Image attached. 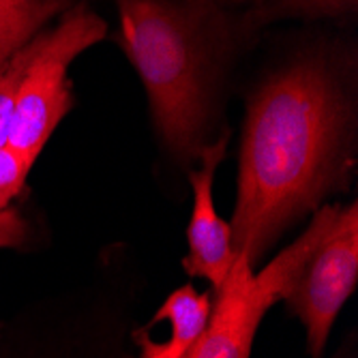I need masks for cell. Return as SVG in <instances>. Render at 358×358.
<instances>
[{"mask_svg":"<svg viewBox=\"0 0 358 358\" xmlns=\"http://www.w3.org/2000/svg\"><path fill=\"white\" fill-rule=\"evenodd\" d=\"M127 358H129V356H127ZM187 358H189V356H187Z\"/></svg>","mask_w":358,"mask_h":358,"instance_id":"16","label":"cell"},{"mask_svg":"<svg viewBox=\"0 0 358 358\" xmlns=\"http://www.w3.org/2000/svg\"><path fill=\"white\" fill-rule=\"evenodd\" d=\"M106 32V22L84 5L67 9L54 30H45L43 43L22 82L7 140V146L30 164H35L54 129L73 106L67 78L71 62L99 43Z\"/></svg>","mask_w":358,"mask_h":358,"instance_id":"4","label":"cell"},{"mask_svg":"<svg viewBox=\"0 0 358 358\" xmlns=\"http://www.w3.org/2000/svg\"><path fill=\"white\" fill-rule=\"evenodd\" d=\"M45 37V30H41L37 37H32L24 48H20L3 69H0V146H5L9 140L13 112L17 103V94L22 88V82L26 78V71L30 67L32 58H35L37 50L41 48Z\"/></svg>","mask_w":358,"mask_h":358,"instance_id":"9","label":"cell"},{"mask_svg":"<svg viewBox=\"0 0 358 358\" xmlns=\"http://www.w3.org/2000/svg\"><path fill=\"white\" fill-rule=\"evenodd\" d=\"M358 283V206L352 202L339 215L301 275L283 299L307 333L311 358H320L333 324Z\"/></svg>","mask_w":358,"mask_h":358,"instance_id":"5","label":"cell"},{"mask_svg":"<svg viewBox=\"0 0 358 358\" xmlns=\"http://www.w3.org/2000/svg\"><path fill=\"white\" fill-rule=\"evenodd\" d=\"M335 358H348L345 354H339V356H335Z\"/></svg>","mask_w":358,"mask_h":358,"instance_id":"14","label":"cell"},{"mask_svg":"<svg viewBox=\"0 0 358 358\" xmlns=\"http://www.w3.org/2000/svg\"><path fill=\"white\" fill-rule=\"evenodd\" d=\"M227 3H262V0H227Z\"/></svg>","mask_w":358,"mask_h":358,"instance_id":"13","label":"cell"},{"mask_svg":"<svg viewBox=\"0 0 358 358\" xmlns=\"http://www.w3.org/2000/svg\"><path fill=\"white\" fill-rule=\"evenodd\" d=\"M225 148H227V134H223L215 144L202 148L200 170L191 172L193 210L187 227L189 253L182 262L185 273L189 277H202L210 281L215 292L221 287L236 255L232 249L230 223L219 217L213 200L215 172L225 155Z\"/></svg>","mask_w":358,"mask_h":358,"instance_id":"6","label":"cell"},{"mask_svg":"<svg viewBox=\"0 0 358 358\" xmlns=\"http://www.w3.org/2000/svg\"><path fill=\"white\" fill-rule=\"evenodd\" d=\"M213 301L215 299L208 292H198L191 283L174 289L152 315V322L170 324V337L166 341L150 339L146 329H136L129 333L140 350L138 358H187L206 329Z\"/></svg>","mask_w":358,"mask_h":358,"instance_id":"7","label":"cell"},{"mask_svg":"<svg viewBox=\"0 0 358 358\" xmlns=\"http://www.w3.org/2000/svg\"><path fill=\"white\" fill-rule=\"evenodd\" d=\"M120 45L140 73L157 129L180 159L200 155L213 118L204 0H116Z\"/></svg>","mask_w":358,"mask_h":358,"instance_id":"2","label":"cell"},{"mask_svg":"<svg viewBox=\"0 0 358 358\" xmlns=\"http://www.w3.org/2000/svg\"><path fill=\"white\" fill-rule=\"evenodd\" d=\"M28 236V225L17 210H0V249H15L24 245Z\"/></svg>","mask_w":358,"mask_h":358,"instance_id":"12","label":"cell"},{"mask_svg":"<svg viewBox=\"0 0 358 358\" xmlns=\"http://www.w3.org/2000/svg\"><path fill=\"white\" fill-rule=\"evenodd\" d=\"M337 215L339 206H322L313 215L307 232L257 275L249 255L236 253L217 289L206 329L189 358H249L259 322L277 301L287 296L311 251L329 234Z\"/></svg>","mask_w":358,"mask_h":358,"instance_id":"3","label":"cell"},{"mask_svg":"<svg viewBox=\"0 0 358 358\" xmlns=\"http://www.w3.org/2000/svg\"><path fill=\"white\" fill-rule=\"evenodd\" d=\"M354 110L327 60L285 64L249 99L241 142L234 253L259 262L287 227L348 182Z\"/></svg>","mask_w":358,"mask_h":358,"instance_id":"1","label":"cell"},{"mask_svg":"<svg viewBox=\"0 0 358 358\" xmlns=\"http://www.w3.org/2000/svg\"><path fill=\"white\" fill-rule=\"evenodd\" d=\"M30 166V161L11 146H0V210L9 208V202L22 191Z\"/></svg>","mask_w":358,"mask_h":358,"instance_id":"11","label":"cell"},{"mask_svg":"<svg viewBox=\"0 0 358 358\" xmlns=\"http://www.w3.org/2000/svg\"><path fill=\"white\" fill-rule=\"evenodd\" d=\"M73 0H0V69Z\"/></svg>","mask_w":358,"mask_h":358,"instance_id":"8","label":"cell"},{"mask_svg":"<svg viewBox=\"0 0 358 358\" xmlns=\"http://www.w3.org/2000/svg\"><path fill=\"white\" fill-rule=\"evenodd\" d=\"M0 333H3V322H0Z\"/></svg>","mask_w":358,"mask_h":358,"instance_id":"15","label":"cell"},{"mask_svg":"<svg viewBox=\"0 0 358 358\" xmlns=\"http://www.w3.org/2000/svg\"><path fill=\"white\" fill-rule=\"evenodd\" d=\"M358 0H262L251 13L253 26H264L281 17H335L354 13Z\"/></svg>","mask_w":358,"mask_h":358,"instance_id":"10","label":"cell"}]
</instances>
